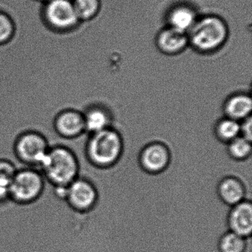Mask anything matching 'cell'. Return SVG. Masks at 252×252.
<instances>
[{"label": "cell", "instance_id": "1", "mask_svg": "<svg viewBox=\"0 0 252 252\" xmlns=\"http://www.w3.org/2000/svg\"><path fill=\"white\" fill-rule=\"evenodd\" d=\"M123 152V138L114 128L104 129L88 137L87 156L98 167L108 168L116 164Z\"/></svg>", "mask_w": 252, "mask_h": 252}, {"label": "cell", "instance_id": "2", "mask_svg": "<svg viewBox=\"0 0 252 252\" xmlns=\"http://www.w3.org/2000/svg\"><path fill=\"white\" fill-rule=\"evenodd\" d=\"M39 169L55 186L67 187L79 176L77 159L71 151L63 147L49 149Z\"/></svg>", "mask_w": 252, "mask_h": 252}, {"label": "cell", "instance_id": "3", "mask_svg": "<svg viewBox=\"0 0 252 252\" xmlns=\"http://www.w3.org/2000/svg\"><path fill=\"white\" fill-rule=\"evenodd\" d=\"M187 36L194 48L209 52L222 46L228 36V29L220 17L206 16L197 20Z\"/></svg>", "mask_w": 252, "mask_h": 252}, {"label": "cell", "instance_id": "4", "mask_svg": "<svg viewBox=\"0 0 252 252\" xmlns=\"http://www.w3.org/2000/svg\"><path fill=\"white\" fill-rule=\"evenodd\" d=\"M42 18L50 29L59 33L72 32L81 23L72 0H49L45 2Z\"/></svg>", "mask_w": 252, "mask_h": 252}, {"label": "cell", "instance_id": "5", "mask_svg": "<svg viewBox=\"0 0 252 252\" xmlns=\"http://www.w3.org/2000/svg\"><path fill=\"white\" fill-rule=\"evenodd\" d=\"M44 176L38 169L17 171L9 186L10 197L19 203H30L42 194Z\"/></svg>", "mask_w": 252, "mask_h": 252}, {"label": "cell", "instance_id": "6", "mask_svg": "<svg viewBox=\"0 0 252 252\" xmlns=\"http://www.w3.org/2000/svg\"><path fill=\"white\" fill-rule=\"evenodd\" d=\"M49 149L45 138L36 132L23 134L16 144L19 158L39 169Z\"/></svg>", "mask_w": 252, "mask_h": 252}, {"label": "cell", "instance_id": "7", "mask_svg": "<svg viewBox=\"0 0 252 252\" xmlns=\"http://www.w3.org/2000/svg\"><path fill=\"white\" fill-rule=\"evenodd\" d=\"M172 156L169 147L160 141H153L141 150L139 163L144 171L150 174L164 172L170 165Z\"/></svg>", "mask_w": 252, "mask_h": 252}, {"label": "cell", "instance_id": "8", "mask_svg": "<svg viewBox=\"0 0 252 252\" xmlns=\"http://www.w3.org/2000/svg\"><path fill=\"white\" fill-rule=\"evenodd\" d=\"M67 200L76 210L88 212L96 204L98 192L88 180L77 178L67 186Z\"/></svg>", "mask_w": 252, "mask_h": 252}, {"label": "cell", "instance_id": "9", "mask_svg": "<svg viewBox=\"0 0 252 252\" xmlns=\"http://www.w3.org/2000/svg\"><path fill=\"white\" fill-rule=\"evenodd\" d=\"M228 230L249 238L252 232V203L244 200L230 208L227 217Z\"/></svg>", "mask_w": 252, "mask_h": 252}, {"label": "cell", "instance_id": "10", "mask_svg": "<svg viewBox=\"0 0 252 252\" xmlns=\"http://www.w3.org/2000/svg\"><path fill=\"white\" fill-rule=\"evenodd\" d=\"M217 190L220 199L230 207L244 200H252V191L237 177H225L221 180Z\"/></svg>", "mask_w": 252, "mask_h": 252}, {"label": "cell", "instance_id": "11", "mask_svg": "<svg viewBox=\"0 0 252 252\" xmlns=\"http://www.w3.org/2000/svg\"><path fill=\"white\" fill-rule=\"evenodd\" d=\"M55 128L57 132L64 138L79 136L85 132L83 114L77 110H64L56 119Z\"/></svg>", "mask_w": 252, "mask_h": 252}, {"label": "cell", "instance_id": "12", "mask_svg": "<svg viewBox=\"0 0 252 252\" xmlns=\"http://www.w3.org/2000/svg\"><path fill=\"white\" fill-rule=\"evenodd\" d=\"M85 132L91 135L112 127L113 115L110 110L101 104H94L83 113Z\"/></svg>", "mask_w": 252, "mask_h": 252}, {"label": "cell", "instance_id": "13", "mask_svg": "<svg viewBox=\"0 0 252 252\" xmlns=\"http://www.w3.org/2000/svg\"><path fill=\"white\" fill-rule=\"evenodd\" d=\"M252 110V98L246 94L231 95L222 106L224 116L240 122L250 117Z\"/></svg>", "mask_w": 252, "mask_h": 252}, {"label": "cell", "instance_id": "14", "mask_svg": "<svg viewBox=\"0 0 252 252\" xmlns=\"http://www.w3.org/2000/svg\"><path fill=\"white\" fill-rule=\"evenodd\" d=\"M188 42L187 33L170 27L163 29L158 35V47L164 54H175L181 52Z\"/></svg>", "mask_w": 252, "mask_h": 252}, {"label": "cell", "instance_id": "15", "mask_svg": "<svg viewBox=\"0 0 252 252\" xmlns=\"http://www.w3.org/2000/svg\"><path fill=\"white\" fill-rule=\"evenodd\" d=\"M197 20L194 10L187 5L175 7L168 17L169 27L187 34Z\"/></svg>", "mask_w": 252, "mask_h": 252}, {"label": "cell", "instance_id": "16", "mask_svg": "<svg viewBox=\"0 0 252 252\" xmlns=\"http://www.w3.org/2000/svg\"><path fill=\"white\" fill-rule=\"evenodd\" d=\"M252 246V237L245 238L228 230L220 239L218 249L220 252H246Z\"/></svg>", "mask_w": 252, "mask_h": 252}, {"label": "cell", "instance_id": "17", "mask_svg": "<svg viewBox=\"0 0 252 252\" xmlns=\"http://www.w3.org/2000/svg\"><path fill=\"white\" fill-rule=\"evenodd\" d=\"M215 132L217 138L227 144L240 136V122L223 116L217 122Z\"/></svg>", "mask_w": 252, "mask_h": 252}, {"label": "cell", "instance_id": "18", "mask_svg": "<svg viewBox=\"0 0 252 252\" xmlns=\"http://www.w3.org/2000/svg\"><path fill=\"white\" fill-rule=\"evenodd\" d=\"M227 152L233 160L245 161L252 158V141L242 136L227 144Z\"/></svg>", "mask_w": 252, "mask_h": 252}, {"label": "cell", "instance_id": "19", "mask_svg": "<svg viewBox=\"0 0 252 252\" xmlns=\"http://www.w3.org/2000/svg\"><path fill=\"white\" fill-rule=\"evenodd\" d=\"M81 23L88 22L96 17L101 8L100 0H72Z\"/></svg>", "mask_w": 252, "mask_h": 252}, {"label": "cell", "instance_id": "20", "mask_svg": "<svg viewBox=\"0 0 252 252\" xmlns=\"http://www.w3.org/2000/svg\"><path fill=\"white\" fill-rule=\"evenodd\" d=\"M16 33V24L12 17L0 11V45H5L14 39Z\"/></svg>", "mask_w": 252, "mask_h": 252}, {"label": "cell", "instance_id": "21", "mask_svg": "<svg viewBox=\"0 0 252 252\" xmlns=\"http://www.w3.org/2000/svg\"><path fill=\"white\" fill-rule=\"evenodd\" d=\"M14 165L6 160H0V184L10 186L17 172Z\"/></svg>", "mask_w": 252, "mask_h": 252}, {"label": "cell", "instance_id": "22", "mask_svg": "<svg viewBox=\"0 0 252 252\" xmlns=\"http://www.w3.org/2000/svg\"><path fill=\"white\" fill-rule=\"evenodd\" d=\"M252 116L240 122V136L252 141Z\"/></svg>", "mask_w": 252, "mask_h": 252}, {"label": "cell", "instance_id": "23", "mask_svg": "<svg viewBox=\"0 0 252 252\" xmlns=\"http://www.w3.org/2000/svg\"><path fill=\"white\" fill-rule=\"evenodd\" d=\"M38 2H42V3H45V2H48L49 0H36Z\"/></svg>", "mask_w": 252, "mask_h": 252}]
</instances>
